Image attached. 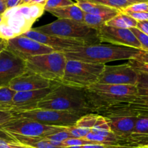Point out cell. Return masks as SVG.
<instances>
[{"label": "cell", "instance_id": "1", "mask_svg": "<svg viewBox=\"0 0 148 148\" xmlns=\"http://www.w3.org/2000/svg\"><path fill=\"white\" fill-rule=\"evenodd\" d=\"M142 50L111 44L88 45L62 50L66 59L93 64H102L117 60L134 59Z\"/></svg>", "mask_w": 148, "mask_h": 148}, {"label": "cell", "instance_id": "25", "mask_svg": "<svg viewBox=\"0 0 148 148\" xmlns=\"http://www.w3.org/2000/svg\"><path fill=\"white\" fill-rule=\"evenodd\" d=\"M131 134L139 137H148V115L137 116L134 130Z\"/></svg>", "mask_w": 148, "mask_h": 148}, {"label": "cell", "instance_id": "43", "mask_svg": "<svg viewBox=\"0 0 148 148\" xmlns=\"http://www.w3.org/2000/svg\"><path fill=\"white\" fill-rule=\"evenodd\" d=\"M7 47V40L0 38V53Z\"/></svg>", "mask_w": 148, "mask_h": 148}, {"label": "cell", "instance_id": "4", "mask_svg": "<svg viewBox=\"0 0 148 148\" xmlns=\"http://www.w3.org/2000/svg\"><path fill=\"white\" fill-rule=\"evenodd\" d=\"M36 108L77 111L85 114L90 113L85 89L61 83L55 84L51 91L38 103Z\"/></svg>", "mask_w": 148, "mask_h": 148}, {"label": "cell", "instance_id": "5", "mask_svg": "<svg viewBox=\"0 0 148 148\" xmlns=\"http://www.w3.org/2000/svg\"><path fill=\"white\" fill-rule=\"evenodd\" d=\"M44 34L83 42L88 45L101 43L98 32L84 23L67 19H58L49 24L33 28Z\"/></svg>", "mask_w": 148, "mask_h": 148}, {"label": "cell", "instance_id": "46", "mask_svg": "<svg viewBox=\"0 0 148 148\" xmlns=\"http://www.w3.org/2000/svg\"><path fill=\"white\" fill-rule=\"evenodd\" d=\"M135 3H140V2H145V1H148V0H132Z\"/></svg>", "mask_w": 148, "mask_h": 148}, {"label": "cell", "instance_id": "24", "mask_svg": "<svg viewBox=\"0 0 148 148\" xmlns=\"http://www.w3.org/2000/svg\"><path fill=\"white\" fill-rule=\"evenodd\" d=\"M15 92L7 86L0 87V111L12 113V101Z\"/></svg>", "mask_w": 148, "mask_h": 148}, {"label": "cell", "instance_id": "22", "mask_svg": "<svg viewBox=\"0 0 148 148\" xmlns=\"http://www.w3.org/2000/svg\"><path fill=\"white\" fill-rule=\"evenodd\" d=\"M106 25L116 28L131 29L133 27H137V21L126 13L120 11L116 15L108 20Z\"/></svg>", "mask_w": 148, "mask_h": 148}, {"label": "cell", "instance_id": "7", "mask_svg": "<svg viewBox=\"0 0 148 148\" xmlns=\"http://www.w3.org/2000/svg\"><path fill=\"white\" fill-rule=\"evenodd\" d=\"M66 58L64 53L53 51L33 56L25 61V69L53 82L60 83L64 72Z\"/></svg>", "mask_w": 148, "mask_h": 148}, {"label": "cell", "instance_id": "42", "mask_svg": "<svg viewBox=\"0 0 148 148\" xmlns=\"http://www.w3.org/2000/svg\"><path fill=\"white\" fill-rule=\"evenodd\" d=\"M0 148H12L10 145L9 140L0 138Z\"/></svg>", "mask_w": 148, "mask_h": 148}, {"label": "cell", "instance_id": "34", "mask_svg": "<svg viewBox=\"0 0 148 148\" xmlns=\"http://www.w3.org/2000/svg\"><path fill=\"white\" fill-rule=\"evenodd\" d=\"M121 11L124 12H148V1L132 4V5L129 6L127 8L121 10Z\"/></svg>", "mask_w": 148, "mask_h": 148}, {"label": "cell", "instance_id": "37", "mask_svg": "<svg viewBox=\"0 0 148 148\" xmlns=\"http://www.w3.org/2000/svg\"><path fill=\"white\" fill-rule=\"evenodd\" d=\"M14 117L12 113L8 111H0V127L12 119Z\"/></svg>", "mask_w": 148, "mask_h": 148}, {"label": "cell", "instance_id": "6", "mask_svg": "<svg viewBox=\"0 0 148 148\" xmlns=\"http://www.w3.org/2000/svg\"><path fill=\"white\" fill-rule=\"evenodd\" d=\"M105 65L67 59L60 83L72 88L85 89L98 82Z\"/></svg>", "mask_w": 148, "mask_h": 148}, {"label": "cell", "instance_id": "8", "mask_svg": "<svg viewBox=\"0 0 148 148\" xmlns=\"http://www.w3.org/2000/svg\"><path fill=\"white\" fill-rule=\"evenodd\" d=\"M14 117L27 119L40 124L55 127H70L75 125L85 114L77 111H62L43 108H33L12 113Z\"/></svg>", "mask_w": 148, "mask_h": 148}, {"label": "cell", "instance_id": "10", "mask_svg": "<svg viewBox=\"0 0 148 148\" xmlns=\"http://www.w3.org/2000/svg\"><path fill=\"white\" fill-rule=\"evenodd\" d=\"M6 49L23 61L55 51L51 48L23 36H16L7 40Z\"/></svg>", "mask_w": 148, "mask_h": 148}, {"label": "cell", "instance_id": "36", "mask_svg": "<svg viewBox=\"0 0 148 148\" xmlns=\"http://www.w3.org/2000/svg\"><path fill=\"white\" fill-rule=\"evenodd\" d=\"M127 14L132 17L133 19L137 22L141 21H148V12H126Z\"/></svg>", "mask_w": 148, "mask_h": 148}, {"label": "cell", "instance_id": "17", "mask_svg": "<svg viewBox=\"0 0 148 148\" xmlns=\"http://www.w3.org/2000/svg\"><path fill=\"white\" fill-rule=\"evenodd\" d=\"M55 84L45 89L15 92L12 101V113L36 108L38 103L51 91Z\"/></svg>", "mask_w": 148, "mask_h": 148}, {"label": "cell", "instance_id": "21", "mask_svg": "<svg viewBox=\"0 0 148 148\" xmlns=\"http://www.w3.org/2000/svg\"><path fill=\"white\" fill-rule=\"evenodd\" d=\"M75 4L85 13L98 15H116L119 10L111 8L88 0H75Z\"/></svg>", "mask_w": 148, "mask_h": 148}, {"label": "cell", "instance_id": "9", "mask_svg": "<svg viewBox=\"0 0 148 148\" xmlns=\"http://www.w3.org/2000/svg\"><path fill=\"white\" fill-rule=\"evenodd\" d=\"M66 127H55L40 124L24 118L14 117L4 125L0 127L3 134L10 133L32 137H46L51 134L63 131Z\"/></svg>", "mask_w": 148, "mask_h": 148}, {"label": "cell", "instance_id": "33", "mask_svg": "<svg viewBox=\"0 0 148 148\" xmlns=\"http://www.w3.org/2000/svg\"><path fill=\"white\" fill-rule=\"evenodd\" d=\"M66 129L70 133L73 138H85V136L90 132V130L79 128V127H75V125L66 127Z\"/></svg>", "mask_w": 148, "mask_h": 148}, {"label": "cell", "instance_id": "47", "mask_svg": "<svg viewBox=\"0 0 148 148\" xmlns=\"http://www.w3.org/2000/svg\"><path fill=\"white\" fill-rule=\"evenodd\" d=\"M138 148H148V144L147 145H145L141 146V147H140Z\"/></svg>", "mask_w": 148, "mask_h": 148}, {"label": "cell", "instance_id": "30", "mask_svg": "<svg viewBox=\"0 0 148 148\" xmlns=\"http://www.w3.org/2000/svg\"><path fill=\"white\" fill-rule=\"evenodd\" d=\"M130 30H132L136 38H137L138 41L140 42V46H141V50L144 51L148 52V36L145 34L142 31H140L137 27H133Z\"/></svg>", "mask_w": 148, "mask_h": 148}, {"label": "cell", "instance_id": "32", "mask_svg": "<svg viewBox=\"0 0 148 148\" xmlns=\"http://www.w3.org/2000/svg\"><path fill=\"white\" fill-rule=\"evenodd\" d=\"M45 138L49 140H52V141L57 142V143H62V142L65 141V140H68V139L73 138V137L71 135L70 133L66 130V129H65L63 131L51 134V135L48 136V137H45Z\"/></svg>", "mask_w": 148, "mask_h": 148}, {"label": "cell", "instance_id": "3", "mask_svg": "<svg viewBox=\"0 0 148 148\" xmlns=\"http://www.w3.org/2000/svg\"><path fill=\"white\" fill-rule=\"evenodd\" d=\"M44 12V5L36 4H23L7 10L1 15L0 38L8 40L29 31Z\"/></svg>", "mask_w": 148, "mask_h": 148}, {"label": "cell", "instance_id": "27", "mask_svg": "<svg viewBox=\"0 0 148 148\" xmlns=\"http://www.w3.org/2000/svg\"><path fill=\"white\" fill-rule=\"evenodd\" d=\"M98 115V114H95V113H89V114H85L77 121L75 126L79 128L91 130L96 122Z\"/></svg>", "mask_w": 148, "mask_h": 148}, {"label": "cell", "instance_id": "2", "mask_svg": "<svg viewBox=\"0 0 148 148\" xmlns=\"http://www.w3.org/2000/svg\"><path fill=\"white\" fill-rule=\"evenodd\" d=\"M85 92L90 113L95 114L109 107L130 103L138 96L134 85L95 83L85 88Z\"/></svg>", "mask_w": 148, "mask_h": 148}, {"label": "cell", "instance_id": "28", "mask_svg": "<svg viewBox=\"0 0 148 148\" xmlns=\"http://www.w3.org/2000/svg\"><path fill=\"white\" fill-rule=\"evenodd\" d=\"M137 75H138L136 87L138 96L148 97V74L137 72Z\"/></svg>", "mask_w": 148, "mask_h": 148}, {"label": "cell", "instance_id": "15", "mask_svg": "<svg viewBox=\"0 0 148 148\" xmlns=\"http://www.w3.org/2000/svg\"><path fill=\"white\" fill-rule=\"evenodd\" d=\"M104 117L116 115H148V97L137 96L134 101L105 108L98 113Z\"/></svg>", "mask_w": 148, "mask_h": 148}, {"label": "cell", "instance_id": "19", "mask_svg": "<svg viewBox=\"0 0 148 148\" xmlns=\"http://www.w3.org/2000/svg\"><path fill=\"white\" fill-rule=\"evenodd\" d=\"M4 134L10 139V141L31 148H61L53 145L51 141L45 137H25L10 133H6Z\"/></svg>", "mask_w": 148, "mask_h": 148}, {"label": "cell", "instance_id": "35", "mask_svg": "<svg viewBox=\"0 0 148 148\" xmlns=\"http://www.w3.org/2000/svg\"><path fill=\"white\" fill-rule=\"evenodd\" d=\"M127 63L137 72L148 74V63L139 62L135 59H130V60H128Z\"/></svg>", "mask_w": 148, "mask_h": 148}, {"label": "cell", "instance_id": "38", "mask_svg": "<svg viewBox=\"0 0 148 148\" xmlns=\"http://www.w3.org/2000/svg\"><path fill=\"white\" fill-rule=\"evenodd\" d=\"M137 28L148 36V21L137 22Z\"/></svg>", "mask_w": 148, "mask_h": 148}, {"label": "cell", "instance_id": "11", "mask_svg": "<svg viewBox=\"0 0 148 148\" xmlns=\"http://www.w3.org/2000/svg\"><path fill=\"white\" fill-rule=\"evenodd\" d=\"M137 75V71L128 63L112 66L105 65L97 83L136 86Z\"/></svg>", "mask_w": 148, "mask_h": 148}, {"label": "cell", "instance_id": "29", "mask_svg": "<svg viewBox=\"0 0 148 148\" xmlns=\"http://www.w3.org/2000/svg\"><path fill=\"white\" fill-rule=\"evenodd\" d=\"M90 144H99V143H94V142L89 141L85 138H70L62 143V148H66L74 146H81L85 145Z\"/></svg>", "mask_w": 148, "mask_h": 148}, {"label": "cell", "instance_id": "40", "mask_svg": "<svg viewBox=\"0 0 148 148\" xmlns=\"http://www.w3.org/2000/svg\"><path fill=\"white\" fill-rule=\"evenodd\" d=\"M22 0H7V8L8 9L14 8L17 6L21 4Z\"/></svg>", "mask_w": 148, "mask_h": 148}, {"label": "cell", "instance_id": "13", "mask_svg": "<svg viewBox=\"0 0 148 148\" xmlns=\"http://www.w3.org/2000/svg\"><path fill=\"white\" fill-rule=\"evenodd\" d=\"M26 71L25 62L4 49L0 53V87L8 85L10 81Z\"/></svg>", "mask_w": 148, "mask_h": 148}, {"label": "cell", "instance_id": "41", "mask_svg": "<svg viewBox=\"0 0 148 148\" xmlns=\"http://www.w3.org/2000/svg\"><path fill=\"white\" fill-rule=\"evenodd\" d=\"M7 0H0V15H2L7 10Z\"/></svg>", "mask_w": 148, "mask_h": 148}, {"label": "cell", "instance_id": "16", "mask_svg": "<svg viewBox=\"0 0 148 148\" xmlns=\"http://www.w3.org/2000/svg\"><path fill=\"white\" fill-rule=\"evenodd\" d=\"M21 36L31 38L38 43L45 45V46H49V47L53 49L55 51H62L64 49H69V48L88 46L85 43L78 41V40L44 34V33L36 31L33 28L30 29L29 31L26 32L25 33L21 35Z\"/></svg>", "mask_w": 148, "mask_h": 148}, {"label": "cell", "instance_id": "23", "mask_svg": "<svg viewBox=\"0 0 148 148\" xmlns=\"http://www.w3.org/2000/svg\"><path fill=\"white\" fill-rule=\"evenodd\" d=\"M116 16V15H115ZM114 17V15H98L85 13L84 23L90 27L95 30H98L100 27L106 25V23Z\"/></svg>", "mask_w": 148, "mask_h": 148}, {"label": "cell", "instance_id": "45", "mask_svg": "<svg viewBox=\"0 0 148 148\" xmlns=\"http://www.w3.org/2000/svg\"><path fill=\"white\" fill-rule=\"evenodd\" d=\"M32 1V0H22L21 4L20 5H23V4H28Z\"/></svg>", "mask_w": 148, "mask_h": 148}, {"label": "cell", "instance_id": "31", "mask_svg": "<svg viewBox=\"0 0 148 148\" xmlns=\"http://www.w3.org/2000/svg\"><path fill=\"white\" fill-rule=\"evenodd\" d=\"M75 2L72 0H48L44 6L45 11H47L51 9L59 8V7L72 5Z\"/></svg>", "mask_w": 148, "mask_h": 148}, {"label": "cell", "instance_id": "49", "mask_svg": "<svg viewBox=\"0 0 148 148\" xmlns=\"http://www.w3.org/2000/svg\"><path fill=\"white\" fill-rule=\"evenodd\" d=\"M131 148H138V147H131Z\"/></svg>", "mask_w": 148, "mask_h": 148}, {"label": "cell", "instance_id": "26", "mask_svg": "<svg viewBox=\"0 0 148 148\" xmlns=\"http://www.w3.org/2000/svg\"><path fill=\"white\" fill-rule=\"evenodd\" d=\"M88 1L116 9L119 11L127 8L132 4H136L132 0H88Z\"/></svg>", "mask_w": 148, "mask_h": 148}, {"label": "cell", "instance_id": "20", "mask_svg": "<svg viewBox=\"0 0 148 148\" xmlns=\"http://www.w3.org/2000/svg\"><path fill=\"white\" fill-rule=\"evenodd\" d=\"M46 12L51 13L58 19H67V20H72L80 23H84L85 12L75 4V2L72 5L59 7V8L51 9Z\"/></svg>", "mask_w": 148, "mask_h": 148}, {"label": "cell", "instance_id": "44", "mask_svg": "<svg viewBox=\"0 0 148 148\" xmlns=\"http://www.w3.org/2000/svg\"><path fill=\"white\" fill-rule=\"evenodd\" d=\"M48 0H32L30 4H41V5H44L46 4V1Z\"/></svg>", "mask_w": 148, "mask_h": 148}, {"label": "cell", "instance_id": "39", "mask_svg": "<svg viewBox=\"0 0 148 148\" xmlns=\"http://www.w3.org/2000/svg\"><path fill=\"white\" fill-rule=\"evenodd\" d=\"M134 59L139 61V62L148 63V52L144 51H141V52H140Z\"/></svg>", "mask_w": 148, "mask_h": 148}, {"label": "cell", "instance_id": "18", "mask_svg": "<svg viewBox=\"0 0 148 148\" xmlns=\"http://www.w3.org/2000/svg\"><path fill=\"white\" fill-rule=\"evenodd\" d=\"M109 124L111 132L119 140V145L121 142L131 135L135 124L136 116L116 115L105 117Z\"/></svg>", "mask_w": 148, "mask_h": 148}, {"label": "cell", "instance_id": "48", "mask_svg": "<svg viewBox=\"0 0 148 148\" xmlns=\"http://www.w3.org/2000/svg\"><path fill=\"white\" fill-rule=\"evenodd\" d=\"M1 15H0V23H1Z\"/></svg>", "mask_w": 148, "mask_h": 148}, {"label": "cell", "instance_id": "12", "mask_svg": "<svg viewBox=\"0 0 148 148\" xmlns=\"http://www.w3.org/2000/svg\"><path fill=\"white\" fill-rule=\"evenodd\" d=\"M97 32L101 43H108V44L141 50L140 42L130 29L116 28L104 25L97 30Z\"/></svg>", "mask_w": 148, "mask_h": 148}, {"label": "cell", "instance_id": "14", "mask_svg": "<svg viewBox=\"0 0 148 148\" xmlns=\"http://www.w3.org/2000/svg\"><path fill=\"white\" fill-rule=\"evenodd\" d=\"M55 83L57 82L49 81L37 74L26 70L10 81L7 87L15 92H25L50 88Z\"/></svg>", "mask_w": 148, "mask_h": 148}]
</instances>
